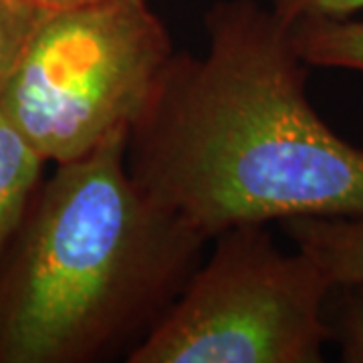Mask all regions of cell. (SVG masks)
Masks as SVG:
<instances>
[{"label": "cell", "instance_id": "obj_1", "mask_svg": "<svg viewBox=\"0 0 363 363\" xmlns=\"http://www.w3.org/2000/svg\"><path fill=\"white\" fill-rule=\"evenodd\" d=\"M128 133L133 180L208 240L242 224L363 214V147L315 111L291 25L257 0L204 14Z\"/></svg>", "mask_w": 363, "mask_h": 363}, {"label": "cell", "instance_id": "obj_2", "mask_svg": "<svg viewBox=\"0 0 363 363\" xmlns=\"http://www.w3.org/2000/svg\"><path fill=\"white\" fill-rule=\"evenodd\" d=\"M128 133L40 186L0 262V363L128 357L200 264L208 238L133 180Z\"/></svg>", "mask_w": 363, "mask_h": 363}, {"label": "cell", "instance_id": "obj_3", "mask_svg": "<svg viewBox=\"0 0 363 363\" xmlns=\"http://www.w3.org/2000/svg\"><path fill=\"white\" fill-rule=\"evenodd\" d=\"M174 52L147 0L43 9L0 107L47 162L67 164L131 130Z\"/></svg>", "mask_w": 363, "mask_h": 363}, {"label": "cell", "instance_id": "obj_4", "mask_svg": "<svg viewBox=\"0 0 363 363\" xmlns=\"http://www.w3.org/2000/svg\"><path fill=\"white\" fill-rule=\"evenodd\" d=\"M196 267L128 363H321L331 341L333 285L305 252H285L267 224L212 238Z\"/></svg>", "mask_w": 363, "mask_h": 363}, {"label": "cell", "instance_id": "obj_5", "mask_svg": "<svg viewBox=\"0 0 363 363\" xmlns=\"http://www.w3.org/2000/svg\"><path fill=\"white\" fill-rule=\"evenodd\" d=\"M45 164V156L0 107V262L39 194Z\"/></svg>", "mask_w": 363, "mask_h": 363}, {"label": "cell", "instance_id": "obj_6", "mask_svg": "<svg viewBox=\"0 0 363 363\" xmlns=\"http://www.w3.org/2000/svg\"><path fill=\"white\" fill-rule=\"evenodd\" d=\"M297 250L321 269L329 283L363 281V214L355 216H295L281 222Z\"/></svg>", "mask_w": 363, "mask_h": 363}, {"label": "cell", "instance_id": "obj_7", "mask_svg": "<svg viewBox=\"0 0 363 363\" xmlns=\"http://www.w3.org/2000/svg\"><path fill=\"white\" fill-rule=\"evenodd\" d=\"M289 25L295 49L309 67L363 71V21L301 18Z\"/></svg>", "mask_w": 363, "mask_h": 363}, {"label": "cell", "instance_id": "obj_8", "mask_svg": "<svg viewBox=\"0 0 363 363\" xmlns=\"http://www.w3.org/2000/svg\"><path fill=\"white\" fill-rule=\"evenodd\" d=\"M337 311L327 317L331 327V341H337L339 355L345 363H363V281L350 285H335Z\"/></svg>", "mask_w": 363, "mask_h": 363}, {"label": "cell", "instance_id": "obj_9", "mask_svg": "<svg viewBox=\"0 0 363 363\" xmlns=\"http://www.w3.org/2000/svg\"><path fill=\"white\" fill-rule=\"evenodd\" d=\"M43 9L30 0H0V87L11 75Z\"/></svg>", "mask_w": 363, "mask_h": 363}, {"label": "cell", "instance_id": "obj_10", "mask_svg": "<svg viewBox=\"0 0 363 363\" xmlns=\"http://www.w3.org/2000/svg\"><path fill=\"white\" fill-rule=\"evenodd\" d=\"M286 23L301 18H345L363 11V0H264Z\"/></svg>", "mask_w": 363, "mask_h": 363}, {"label": "cell", "instance_id": "obj_11", "mask_svg": "<svg viewBox=\"0 0 363 363\" xmlns=\"http://www.w3.org/2000/svg\"><path fill=\"white\" fill-rule=\"evenodd\" d=\"M40 9H67V6H77V4H87L95 0H30Z\"/></svg>", "mask_w": 363, "mask_h": 363}]
</instances>
